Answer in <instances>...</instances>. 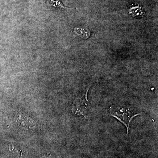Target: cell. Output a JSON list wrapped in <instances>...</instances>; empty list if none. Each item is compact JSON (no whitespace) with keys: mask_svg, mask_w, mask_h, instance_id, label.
<instances>
[{"mask_svg":"<svg viewBox=\"0 0 158 158\" xmlns=\"http://www.w3.org/2000/svg\"><path fill=\"white\" fill-rule=\"evenodd\" d=\"M110 114L113 117H116V118L119 120L121 123L126 126L127 128V135L128 133L129 129L130 122L133 117L136 116H138L141 114H137L136 115H133L129 112V110L126 109H122L120 110H116L112 109L111 107L110 109Z\"/></svg>","mask_w":158,"mask_h":158,"instance_id":"6da1fadb","label":"cell"},{"mask_svg":"<svg viewBox=\"0 0 158 158\" xmlns=\"http://www.w3.org/2000/svg\"><path fill=\"white\" fill-rule=\"evenodd\" d=\"M88 90L89 89L87 90V93L85 94V97L75 101L72 107V111L73 113L77 115H83L85 118H88L86 113L88 112V101L87 99V94Z\"/></svg>","mask_w":158,"mask_h":158,"instance_id":"7a4b0ae2","label":"cell"},{"mask_svg":"<svg viewBox=\"0 0 158 158\" xmlns=\"http://www.w3.org/2000/svg\"><path fill=\"white\" fill-rule=\"evenodd\" d=\"M129 13L133 17L135 18L142 17L144 15L142 8L139 6L131 7L129 10Z\"/></svg>","mask_w":158,"mask_h":158,"instance_id":"3957f363","label":"cell"},{"mask_svg":"<svg viewBox=\"0 0 158 158\" xmlns=\"http://www.w3.org/2000/svg\"><path fill=\"white\" fill-rule=\"evenodd\" d=\"M46 5L51 7H55V8L64 9H69L64 6L60 0H48L47 2Z\"/></svg>","mask_w":158,"mask_h":158,"instance_id":"277c9868","label":"cell"},{"mask_svg":"<svg viewBox=\"0 0 158 158\" xmlns=\"http://www.w3.org/2000/svg\"><path fill=\"white\" fill-rule=\"evenodd\" d=\"M73 32L76 34L77 36L82 38L87 39L89 37V36H88V33L85 29L76 27L74 29Z\"/></svg>","mask_w":158,"mask_h":158,"instance_id":"5b68a950","label":"cell"},{"mask_svg":"<svg viewBox=\"0 0 158 158\" xmlns=\"http://www.w3.org/2000/svg\"><path fill=\"white\" fill-rule=\"evenodd\" d=\"M41 158H48L44 157H43Z\"/></svg>","mask_w":158,"mask_h":158,"instance_id":"8992f818","label":"cell"}]
</instances>
